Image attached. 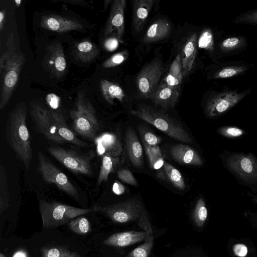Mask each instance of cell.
Wrapping results in <instances>:
<instances>
[{"instance_id": "1", "label": "cell", "mask_w": 257, "mask_h": 257, "mask_svg": "<svg viewBox=\"0 0 257 257\" xmlns=\"http://www.w3.org/2000/svg\"><path fill=\"white\" fill-rule=\"evenodd\" d=\"M27 115L25 103H19L8 116L6 137L15 154L28 170L33 158V151L26 123Z\"/></svg>"}, {"instance_id": "2", "label": "cell", "mask_w": 257, "mask_h": 257, "mask_svg": "<svg viewBox=\"0 0 257 257\" xmlns=\"http://www.w3.org/2000/svg\"><path fill=\"white\" fill-rule=\"evenodd\" d=\"M25 61V55L18 49L14 35L11 33L7 41V50L1 55L0 59V71L3 74L1 109L5 107L12 97Z\"/></svg>"}, {"instance_id": "3", "label": "cell", "mask_w": 257, "mask_h": 257, "mask_svg": "<svg viewBox=\"0 0 257 257\" xmlns=\"http://www.w3.org/2000/svg\"><path fill=\"white\" fill-rule=\"evenodd\" d=\"M130 113L148 122L169 137L183 143H190L192 139L182 124L164 111L152 106L140 104Z\"/></svg>"}, {"instance_id": "4", "label": "cell", "mask_w": 257, "mask_h": 257, "mask_svg": "<svg viewBox=\"0 0 257 257\" xmlns=\"http://www.w3.org/2000/svg\"><path fill=\"white\" fill-rule=\"evenodd\" d=\"M70 116L75 133L89 140L95 139L99 130V122L92 103L83 91L78 93Z\"/></svg>"}, {"instance_id": "5", "label": "cell", "mask_w": 257, "mask_h": 257, "mask_svg": "<svg viewBox=\"0 0 257 257\" xmlns=\"http://www.w3.org/2000/svg\"><path fill=\"white\" fill-rule=\"evenodd\" d=\"M43 229H53L68 223L73 219L93 212L92 209L79 208L61 203L45 200L39 202Z\"/></svg>"}, {"instance_id": "6", "label": "cell", "mask_w": 257, "mask_h": 257, "mask_svg": "<svg viewBox=\"0 0 257 257\" xmlns=\"http://www.w3.org/2000/svg\"><path fill=\"white\" fill-rule=\"evenodd\" d=\"M93 212L105 215L111 221L117 223H125L138 221L147 213L140 200L137 198L108 205H95L91 208Z\"/></svg>"}, {"instance_id": "7", "label": "cell", "mask_w": 257, "mask_h": 257, "mask_svg": "<svg viewBox=\"0 0 257 257\" xmlns=\"http://www.w3.org/2000/svg\"><path fill=\"white\" fill-rule=\"evenodd\" d=\"M47 150L52 156L71 172L87 176L93 174L91 161L94 156L93 151L80 154L59 147H50Z\"/></svg>"}, {"instance_id": "8", "label": "cell", "mask_w": 257, "mask_h": 257, "mask_svg": "<svg viewBox=\"0 0 257 257\" xmlns=\"http://www.w3.org/2000/svg\"><path fill=\"white\" fill-rule=\"evenodd\" d=\"M38 159L39 170L43 180L48 183L54 184L59 190L75 200H78V190L67 176L40 151L38 152Z\"/></svg>"}, {"instance_id": "9", "label": "cell", "mask_w": 257, "mask_h": 257, "mask_svg": "<svg viewBox=\"0 0 257 257\" xmlns=\"http://www.w3.org/2000/svg\"><path fill=\"white\" fill-rule=\"evenodd\" d=\"M163 65L159 59H154L146 65L137 78L139 97L151 99L155 93L163 73Z\"/></svg>"}, {"instance_id": "10", "label": "cell", "mask_w": 257, "mask_h": 257, "mask_svg": "<svg viewBox=\"0 0 257 257\" xmlns=\"http://www.w3.org/2000/svg\"><path fill=\"white\" fill-rule=\"evenodd\" d=\"M29 112L37 130L47 139L59 144L66 142L58 133L52 109L47 108L40 103L33 101L29 105Z\"/></svg>"}, {"instance_id": "11", "label": "cell", "mask_w": 257, "mask_h": 257, "mask_svg": "<svg viewBox=\"0 0 257 257\" xmlns=\"http://www.w3.org/2000/svg\"><path fill=\"white\" fill-rule=\"evenodd\" d=\"M251 92V89L239 92L237 90H223L215 92L208 98L205 111L208 116L221 115L237 104Z\"/></svg>"}, {"instance_id": "12", "label": "cell", "mask_w": 257, "mask_h": 257, "mask_svg": "<svg viewBox=\"0 0 257 257\" xmlns=\"http://www.w3.org/2000/svg\"><path fill=\"white\" fill-rule=\"evenodd\" d=\"M227 165L245 181L257 180V160L252 155H233L228 159Z\"/></svg>"}, {"instance_id": "13", "label": "cell", "mask_w": 257, "mask_h": 257, "mask_svg": "<svg viewBox=\"0 0 257 257\" xmlns=\"http://www.w3.org/2000/svg\"><path fill=\"white\" fill-rule=\"evenodd\" d=\"M126 7L125 0L113 1L109 17L104 28V34L107 36L113 31L116 33V37L121 43H123V37L124 31V15Z\"/></svg>"}, {"instance_id": "14", "label": "cell", "mask_w": 257, "mask_h": 257, "mask_svg": "<svg viewBox=\"0 0 257 257\" xmlns=\"http://www.w3.org/2000/svg\"><path fill=\"white\" fill-rule=\"evenodd\" d=\"M44 64L52 75L57 78L63 76L66 70V61L61 44L55 42L46 49Z\"/></svg>"}, {"instance_id": "15", "label": "cell", "mask_w": 257, "mask_h": 257, "mask_svg": "<svg viewBox=\"0 0 257 257\" xmlns=\"http://www.w3.org/2000/svg\"><path fill=\"white\" fill-rule=\"evenodd\" d=\"M40 25L45 29L60 33L84 29L82 24L76 20L55 15L43 16Z\"/></svg>"}, {"instance_id": "16", "label": "cell", "mask_w": 257, "mask_h": 257, "mask_svg": "<svg viewBox=\"0 0 257 257\" xmlns=\"http://www.w3.org/2000/svg\"><path fill=\"white\" fill-rule=\"evenodd\" d=\"M98 155H109L119 158L123 152L122 145L119 136L114 133H104L95 139Z\"/></svg>"}, {"instance_id": "17", "label": "cell", "mask_w": 257, "mask_h": 257, "mask_svg": "<svg viewBox=\"0 0 257 257\" xmlns=\"http://www.w3.org/2000/svg\"><path fill=\"white\" fill-rule=\"evenodd\" d=\"M179 91L180 88L169 86L162 82L151 100L157 106L167 110L175 106L179 98Z\"/></svg>"}, {"instance_id": "18", "label": "cell", "mask_w": 257, "mask_h": 257, "mask_svg": "<svg viewBox=\"0 0 257 257\" xmlns=\"http://www.w3.org/2000/svg\"><path fill=\"white\" fill-rule=\"evenodd\" d=\"M125 149L131 163L137 168L143 164V148L136 133L132 127H128L124 136Z\"/></svg>"}, {"instance_id": "19", "label": "cell", "mask_w": 257, "mask_h": 257, "mask_svg": "<svg viewBox=\"0 0 257 257\" xmlns=\"http://www.w3.org/2000/svg\"><path fill=\"white\" fill-rule=\"evenodd\" d=\"M147 235L145 231L135 230L117 232L108 236L103 242L104 245L123 247L144 241Z\"/></svg>"}, {"instance_id": "20", "label": "cell", "mask_w": 257, "mask_h": 257, "mask_svg": "<svg viewBox=\"0 0 257 257\" xmlns=\"http://www.w3.org/2000/svg\"><path fill=\"white\" fill-rule=\"evenodd\" d=\"M170 153L172 158L179 163L194 166L203 164L198 153L189 146L182 144L174 145L171 148Z\"/></svg>"}, {"instance_id": "21", "label": "cell", "mask_w": 257, "mask_h": 257, "mask_svg": "<svg viewBox=\"0 0 257 257\" xmlns=\"http://www.w3.org/2000/svg\"><path fill=\"white\" fill-rule=\"evenodd\" d=\"M197 48V37L196 33L191 35L185 42L181 52V63L184 77L187 76L192 70Z\"/></svg>"}, {"instance_id": "22", "label": "cell", "mask_w": 257, "mask_h": 257, "mask_svg": "<svg viewBox=\"0 0 257 257\" xmlns=\"http://www.w3.org/2000/svg\"><path fill=\"white\" fill-rule=\"evenodd\" d=\"M171 31V25L167 20L158 19L149 27L143 41L145 43L160 41L168 36Z\"/></svg>"}, {"instance_id": "23", "label": "cell", "mask_w": 257, "mask_h": 257, "mask_svg": "<svg viewBox=\"0 0 257 257\" xmlns=\"http://www.w3.org/2000/svg\"><path fill=\"white\" fill-rule=\"evenodd\" d=\"M154 0H136L133 4V23L135 30L140 32L143 28Z\"/></svg>"}, {"instance_id": "24", "label": "cell", "mask_w": 257, "mask_h": 257, "mask_svg": "<svg viewBox=\"0 0 257 257\" xmlns=\"http://www.w3.org/2000/svg\"><path fill=\"white\" fill-rule=\"evenodd\" d=\"M52 113L58 133L66 142L80 147H86L87 144L79 139L74 133L67 125L64 117L60 112L52 109Z\"/></svg>"}, {"instance_id": "25", "label": "cell", "mask_w": 257, "mask_h": 257, "mask_svg": "<svg viewBox=\"0 0 257 257\" xmlns=\"http://www.w3.org/2000/svg\"><path fill=\"white\" fill-rule=\"evenodd\" d=\"M183 77L181 54L179 53L171 63L163 82L169 86L180 88Z\"/></svg>"}, {"instance_id": "26", "label": "cell", "mask_w": 257, "mask_h": 257, "mask_svg": "<svg viewBox=\"0 0 257 257\" xmlns=\"http://www.w3.org/2000/svg\"><path fill=\"white\" fill-rule=\"evenodd\" d=\"M77 58L85 63L94 60L99 54L97 47L89 41H83L77 44L75 48Z\"/></svg>"}, {"instance_id": "27", "label": "cell", "mask_w": 257, "mask_h": 257, "mask_svg": "<svg viewBox=\"0 0 257 257\" xmlns=\"http://www.w3.org/2000/svg\"><path fill=\"white\" fill-rule=\"evenodd\" d=\"M100 87L104 98L109 103L113 104L114 99L122 102L125 96L119 85L107 80H101Z\"/></svg>"}, {"instance_id": "28", "label": "cell", "mask_w": 257, "mask_h": 257, "mask_svg": "<svg viewBox=\"0 0 257 257\" xmlns=\"http://www.w3.org/2000/svg\"><path fill=\"white\" fill-rule=\"evenodd\" d=\"M147 235L144 243L130 252L125 257H149L154 243V237L152 226L146 230Z\"/></svg>"}, {"instance_id": "29", "label": "cell", "mask_w": 257, "mask_h": 257, "mask_svg": "<svg viewBox=\"0 0 257 257\" xmlns=\"http://www.w3.org/2000/svg\"><path fill=\"white\" fill-rule=\"evenodd\" d=\"M10 191L5 167L0 166V213L2 214L9 206Z\"/></svg>"}, {"instance_id": "30", "label": "cell", "mask_w": 257, "mask_h": 257, "mask_svg": "<svg viewBox=\"0 0 257 257\" xmlns=\"http://www.w3.org/2000/svg\"><path fill=\"white\" fill-rule=\"evenodd\" d=\"M119 161V158H114L109 155L102 156L101 165L97 181L98 186L103 182L107 181L109 174L114 171Z\"/></svg>"}, {"instance_id": "31", "label": "cell", "mask_w": 257, "mask_h": 257, "mask_svg": "<svg viewBox=\"0 0 257 257\" xmlns=\"http://www.w3.org/2000/svg\"><path fill=\"white\" fill-rule=\"evenodd\" d=\"M163 167L167 178L174 186L180 190L185 189L186 185L183 177L178 170L165 161Z\"/></svg>"}, {"instance_id": "32", "label": "cell", "mask_w": 257, "mask_h": 257, "mask_svg": "<svg viewBox=\"0 0 257 257\" xmlns=\"http://www.w3.org/2000/svg\"><path fill=\"white\" fill-rule=\"evenodd\" d=\"M248 69V67L243 65H231L224 66L217 70L213 75L215 79H223L237 76Z\"/></svg>"}, {"instance_id": "33", "label": "cell", "mask_w": 257, "mask_h": 257, "mask_svg": "<svg viewBox=\"0 0 257 257\" xmlns=\"http://www.w3.org/2000/svg\"><path fill=\"white\" fill-rule=\"evenodd\" d=\"M68 226L71 231L79 235L86 234L91 230L89 221L82 215L71 220L68 223Z\"/></svg>"}, {"instance_id": "34", "label": "cell", "mask_w": 257, "mask_h": 257, "mask_svg": "<svg viewBox=\"0 0 257 257\" xmlns=\"http://www.w3.org/2000/svg\"><path fill=\"white\" fill-rule=\"evenodd\" d=\"M41 251L42 257H80L77 252L61 246L45 247Z\"/></svg>"}, {"instance_id": "35", "label": "cell", "mask_w": 257, "mask_h": 257, "mask_svg": "<svg viewBox=\"0 0 257 257\" xmlns=\"http://www.w3.org/2000/svg\"><path fill=\"white\" fill-rule=\"evenodd\" d=\"M246 40L242 37H232L224 39L220 44L221 51L228 53L240 49L245 47Z\"/></svg>"}, {"instance_id": "36", "label": "cell", "mask_w": 257, "mask_h": 257, "mask_svg": "<svg viewBox=\"0 0 257 257\" xmlns=\"http://www.w3.org/2000/svg\"><path fill=\"white\" fill-rule=\"evenodd\" d=\"M197 47L210 53L213 52L214 49V38L213 33L210 29L206 28L202 31L197 39Z\"/></svg>"}, {"instance_id": "37", "label": "cell", "mask_w": 257, "mask_h": 257, "mask_svg": "<svg viewBox=\"0 0 257 257\" xmlns=\"http://www.w3.org/2000/svg\"><path fill=\"white\" fill-rule=\"evenodd\" d=\"M207 215L208 211L205 203L202 198H199L196 202L193 213L194 223L198 227H202L207 219Z\"/></svg>"}, {"instance_id": "38", "label": "cell", "mask_w": 257, "mask_h": 257, "mask_svg": "<svg viewBox=\"0 0 257 257\" xmlns=\"http://www.w3.org/2000/svg\"><path fill=\"white\" fill-rule=\"evenodd\" d=\"M140 134L145 146L155 147L159 145L162 139L155 134L143 127L139 130Z\"/></svg>"}, {"instance_id": "39", "label": "cell", "mask_w": 257, "mask_h": 257, "mask_svg": "<svg viewBox=\"0 0 257 257\" xmlns=\"http://www.w3.org/2000/svg\"><path fill=\"white\" fill-rule=\"evenodd\" d=\"M233 22L236 24L257 25V9L241 14Z\"/></svg>"}, {"instance_id": "40", "label": "cell", "mask_w": 257, "mask_h": 257, "mask_svg": "<svg viewBox=\"0 0 257 257\" xmlns=\"http://www.w3.org/2000/svg\"><path fill=\"white\" fill-rule=\"evenodd\" d=\"M128 52L126 50L121 51L116 53L106 61L103 64L102 66L104 68H111L122 63L127 58Z\"/></svg>"}, {"instance_id": "41", "label": "cell", "mask_w": 257, "mask_h": 257, "mask_svg": "<svg viewBox=\"0 0 257 257\" xmlns=\"http://www.w3.org/2000/svg\"><path fill=\"white\" fill-rule=\"evenodd\" d=\"M117 177L121 181L125 183L133 186H136L138 184V182L133 174L128 169H122L118 170L117 172Z\"/></svg>"}, {"instance_id": "42", "label": "cell", "mask_w": 257, "mask_h": 257, "mask_svg": "<svg viewBox=\"0 0 257 257\" xmlns=\"http://www.w3.org/2000/svg\"><path fill=\"white\" fill-rule=\"evenodd\" d=\"M221 135L228 138H237L242 135L243 130L233 126H225L220 127L218 130Z\"/></svg>"}, {"instance_id": "43", "label": "cell", "mask_w": 257, "mask_h": 257, "mask_svg": "<svg viewBox=\"0 0 257 257\" xmlns=\"http://www.w3.org/2000/svg\"><path fill=\"white\" fill-rule=\"evenodd\" d=\"M150 166L152 168L154 163L160 158L162 157L160 148L158 146H145Z\"/></svg>"}, {"instance_id": "44", "label": "cell", "mask_w": 257, "mask_h": 257, "mask_svg": "<svg viewBox=\"0 0 257 257\" xmlns=\"http://www.w3.org/2000/svg\"><path fill=\"white\" fill-rule=\"evenodd\" d=\"M118 40L117 37H111L107 38L103 43L104 48L108 51H113L118 46Z\"/></svg>"}, {"instance_id": "45", "label": "cell", "mask_w": 257, "mask_h": 257, "mask_svg": "<svg viewBox=\"0 0 257 257\" xmlns=\"http://www.w3.org/2000/svg\"><path fill=\"white\" fill-rule=\"evenodd\" d=\"M46 100L48 104L53 109L57 108L60 104V98L54 93L48 94Z\"/></svg>"}, {"instance_id": "46", "label": "cell", "mask_w": 257, "mask_h": 257, "mask_svg": "<svg viewBox=\"0 0 257 257\" xmlns=\"http://www.w3.org/2000/svg\"><path fill=\"white\" fill-rule=\"evenodd\" d=\"M233 250L235 254L239 257H244L247 253V248L243 244L238 243L234 245Z\"/></svg>"}, {"instance_id": "47", "label": "cell", "mask_w": 257, "mask_h": 257, "mask_svg": "<svg viewBox=\"0 0 257 257\" xmlns=\"http://www.w3.org/2000/svg\"><path fill=\"white\" fill-rule=\"evenodd\" d=\"M113 190L117 194H122L124 191L123 186L118 183H115L114 184Z\"/></svg>"}, {"instance_id": "48", "label": "cell", "mask_w": 257, "mask_h": 257, "mask_svg": "<svg viewBox=\"0 0 257 257\" xmlns=\"http://www.w3.org/2000/svg\"><path fill=\"white\" fill-rule=\"evenodd\" d=\"M5 10H2L0 12V30L2 31L4 27L5 16H6Z\"/></svg>"}, {"instance_id": "49", "label": "cell", "mask_w": 257, "mask_h": 257, "mask_svg": "<svg viewBox=\"0 0 257 257\" xmlns=\"http://www.w3.org/2000/svg\"><path fill=\"white\" fill-rule=\"evenodd\" d=\"M165 161L163 157L159 158L154 164L153 168L154 169H159L163 166Z\"/></svg>"}, {"instance_id": "50", "label": "cell", "mask_w": 257, "mask_h": 257, "mask_svg": "<svg viewBox=\"0 0 257 257\" xmlns=\"http://www.w3.org/2000/svg\"><path fill=\"white\" fill-rule=\"evenodd\" d=\"M12 257H28V253L23 249L17 251Z\"/></svg>"}, {"instance_id": "51", "label": "cell", "mask_w": 257, "mask_h": 257, "mask_svg": "<svg viewBox=\"0 0 257 257\" xmlns=\"http://www.w3.org/2000/svg\"><path fill=\"white\" fill-rule=\"evenodd\" d=\"M157 175L159 178H160L163 180H165L167 178L166 175L165 174V173L164 170H163V171H159L157 174Z\"/></svg>"}, {"instance_id": "52", "label": "cell", "mask_w": 257, "mask_h": 257, "mask_svg": "<svg viewBox=\"0 0 257 257\" xmlns=\"http://www.w3.org/2000/svg\"><path fill=\"white\" fill-rule=\"evenodd\" d=\"M15 3L17 7H19L21 5L22 1L21 0H15Z\"/></svg>"}, {"instance_id": "53", "label": "cell", "mask_w": 257, "mask_h": 257, "mask_svg": "<svg viewBox=\"0 0 257 257\" xmlns=\"http://www.w3.org/2000/svg\"><path fill=\"white\" fill-rule=\"evenodd\" d=\"M111 1H110V0H108V1H104V8L106 9L107 8V7L108 6V5L111 2Z\"/></svg>"}, {"instance_id": "54", "label": "cell", "mask_w": 257, "mask_h": 257, "mask_svg": "<svg viewBox=\"0 0 257 257\" xmlns=\"http://www.w3.org/2000/svg\"><path fill=\"white\" fill-rule=\"evenodd\" d=\"M0 257H6L5 255L2 253H0Z\"/></svg>"}]
</instances>
